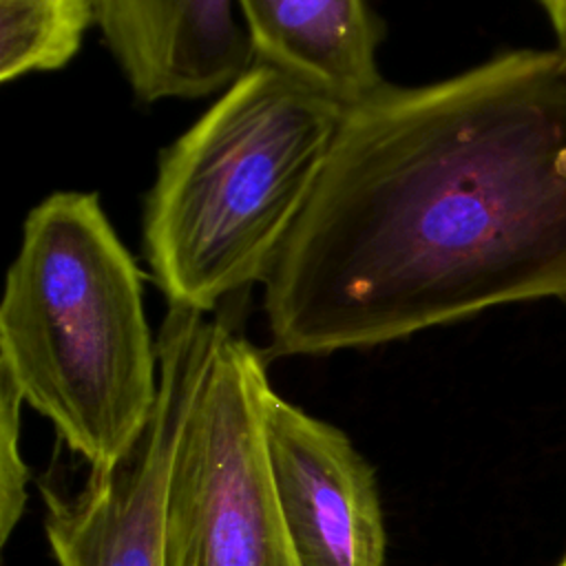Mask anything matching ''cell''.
<instances>
[{
    "label": "cell",
    "mask_w": 566,
    "mask_h": 566,
    "mask_svg": "<svg viewBox=\"0 0 566 566\" xmlns=\"http://www.w3.org/2000/svg\"><path fill=\"white\" fill-rule=\"evenodd\" d=\"M566 301V57L511 51L347 106L265 281L272 352L374 347Z\"/></svg>",
    "instance_id": "obj_1"
},
{
    "label": "cell",
    "mask_w": 566,
    "mask_h": 566,
    "mask_svg": "<svg viewBox=\"0 0 566 566\" xmlns=\"http://www.w3.org/2000/svg\"><path fill=\"white\" fill-rule=\"evenodd\" d=\"M345 106L254 62L159 157L144 254L168 305L210 312L265 283L303 217Z\"/></svg>",
    "instance_id": "obj_2"
},
{
    "label": "cell",
    "mask_w": 566,
    "mask_h": 566,
    "mask_svg": "<svg viewBox=\"0 0 566 566\" xmlns=\"http://www.w3.org/2000/svg\"><path fill=\"white\" fill-rule=\"evenodd\" d=\"M0 367L91 471L113 469L157 400L142 276L93 192L27 217L0 305Z\"/></svg>",
    "instance_id": "obj_3"
},
{
    "label": "cell",
    "mask_w": 566,
    "mask_h": 566,
    "mask_svg": "<svg viewBox=\"0 0 566 566\" xmlns=\"http://www.w3.org/2000/svg\"><path fill=\"white\" fill-rule=\"evenodd\" d=\"M270 391L261 354L214 318L170 460L164 566H298L268 462Z\"/></svg>",
    "instance_id": "obj_4"
},
{
    "label": "cell",
    "mask_w": 566,
    "mask_h": 566,
    "mask_svg": "<svg viewBox=\"0 0 566 566\" xmlns=\"http://www.w3.org/2000/svg\"><path fill=\"white\" fill-rule=\"evenodd\" d=\"M214 318L168 305L157 336V400L108 471H88L73 495L42 484L44 535L57 566H164V504L172 451L190 407Z\"/></svg>",
    "instance_id": "obj_5"
},
{
    "label": "cell",
    "mask_w": 566,
    "mask_h": 566,
    "mask_svg": "<svg viewBox=\"0 0 566 566\" xmlns=\"http://www.w3.org/2000/svg\"><path fill=\"white\" fill-rule=\"evenodd\" d=\"M263 431L281 517L298 566H385V522L369 462L334 424L274 394Z\"/></svg>",
    "instance_id": "obj_6"
},
{
    "label": "cell",
    "mask_w": 566,
    "mask_h": 566,
    "mask_svg": "<svg viewBox=\"0 0 566 566\" xmlns=\"http://www.w3.org/2000/svg\"><path fill=\"white\" fill-rule=\"evenodd\" d=\"M234 7V0H95V20L139 99H192L228 88L254 64Z\"/></svg>",
    "instance_id": "obj_7"
},
{
    "label": "cell",
    "mask_w": 566,
    "mask_h": 566,
    "mask_svg": "<svg viewBox=\"0 0 566 566\" xmlns=\"http://www.w3.org/2000/svg\"><path fill=\"white\" fill-rule=\"evenodd\" d=\"M254 57L340 106L387 82L378 71L380 22L365 0H234Z\"/></svg>",
    "instance_id": "obj_8"
},
{
    "label": "cell",
    "mask_w": 566,
    "mask_h": 566,
    "mask_svg": "<svg viewBox=\"0 0 566 566\" xmlns=\"http://www.w3.org/2000/svg\"><path fill=\"white\" fill-rule=\"evenodd\" d=\"M93 18L95 0H0V82L64 66Z\"/></svg>",
    "instance_id": "obj_9"
},
{
    "label": "cell",
    "mask_w": 566,
    "mask_h": 566,
    "mask_svg": "<svg viewBox=\"0 0 566 566\" xmlns=\"http://www.w3.org/2000/svg\"><path fill=\"white\" fill-rule=\"evenodd\" d=\"M22 394L0 367V542L7 544L27 504L29 469L20 453Z\"/></svg>",
    "instance_id": "obj_10"
},
{
    "label": "cell",
    "mask_w": 566,
    "mask_h": 566,
    "mask_svg": "<svg viewBox=\"0 0 566 566\" xmlns=\"http://www.w3.org/2000/svg\"><path fill=\"white\" fill-rule=\"evenodd\" d=\"M546 9L555 38H557V53L566 57V0H539Z\"/></svg>",
    "instance_id": "obj_11"
},
{
    "label": "cell",
    "mask_w": 566,
    "mask_h": 566,
    "mask_svg": "<svg viewBox=\"0 0 566 566\" xmlns=\"http://www.w3.org/2000/svg\"><path fill=\"white\" fill-rule=\"evenodd\" d=\"M559 566H566V555H564V559H562V564Z\"/></svg>",
    "instance_id": "obj_12"
}]
</instances>
